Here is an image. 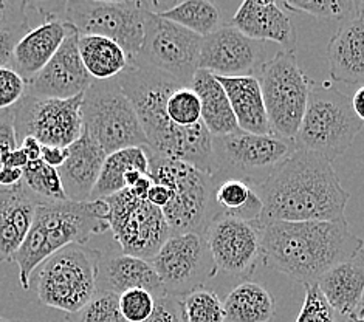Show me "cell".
I'll return each mask as SVG.
<instances>
[{"label":"cell","mask_w":364,"mask_h":322,"mask_svg":"<svg viewBox=\"0 0 364 322\" xmlns=\"http://www.w3.org/2000/svg\"><path fill=\"white\" fill-rule=\"evenodd\" d=\"M44 19H59L73 25L81 36H104L119 43L129 64L140 55L144 41L143 2H106V0H72V2H31Z\"/></svg>","instance_id":"6"},{"label":"cell","mask_w":364,"mask_h":322,"mask_svg":"<svg viewBox=\"0 0 364 322\" xmlns=\"http://www.w3.org/2000/svg\"><path fill=\"white\" fill-rule=\"evenodd\" d=\"M215 267L237 279H247L255 273L261 260L259 225L232 217H218L205 232Z\"/></svg>","instance_id":"16"},{"label":"cell","mask_w":364,"mask_h":322,"mask_svg":"<svg viewBox=\"0 0 364 322\" xmlns=\"http://www.w3.org/2000/svg\"><path fill=\"white\" fill-rule=\"evenodd\" d=\"M350 322H364V318H353L350 319Z\"/></svg>","instance_id":"54"},{"label":"cell","mask_w":364,"mask_h":322,"mask_svg":"<svg viewBox=\"0 0 364 322\" xmlns=\"http://www.w3.org/2000/svg\"><path fill=\"white\" fill-rule=\"evenodd\" d=\"M117 81L121 90L131 100L140 118L149 149L166 159L185 161L191 166L213 176L214 136L202 123L178 127L166 115L169 95L181 84L172 77L146 67L129 65ZM185 87V85H183Z\"/></svg>","instance_id":"3"},{"label":"cell","mask_w":364,"mask_h":322,"mask_svg":"<svg viewBox=\"0 0 364 322\" xmlns=\"http://www.w3.org/2000/svg\"><path fill=\"white\" fill-rule=\"evenodd\" d=\"M149 262L164 290L174 298L205 289L219 273L208 242L200 234H171Z\"/></svg>","instance_id":"15"},{"label":"cell","mask_w":364,"mask_h":322,"mask_svg":"<svg viewBox=\"0 0 364 322\" xmlns=\"http://www.w3.org/2000/svg\"><path fill=\"white\" fill-rule=\"evenodd\" d=\"M230 25L253 41H272L279 43L282 50H296V30L279 2L245 0L232 16Z\"/></svg>","instance_id":"19"},{"label":"cell","mask_w":364,"mask_h":322,"mask_svg":"<svg viewBox=\"0 0 364 322\" xmlns=\"http://www.w3.org/2000/svg\"><path fill=\"white\" fill-rule=\"evenodd\" d=\"M70 322H127L119 310V296L109 291H97L92 301L73 315Z\"/></svg>","instance_id":"37"},{"label":"cell","mask_w":364,"mask_h":322,"mask_svg":"<svg viewBox=\"0 0 364 322\" xmlns=\"http://www.w3.org/2000/svg\"><path fill=\"white\" fill-rule=\"evenodd\" d=\"M68 23L59 19H44L28 30L17 42L13 55V68L30 82L50 63L67 38Z\"/></svg>","instance_id":"23"},{"label":"cell","mask_w":364,"mask_h":322,"mask_svg":"<svg viewBox=\"0 0 364 322\" xmlns=\"http://www.w3.org/2000/svg\"><path fill=\"white\" fill-rule=\"evenodd\" d=\"M181 308L185 322H227L223 301L213 290L198 289L183 296Z\"/></svg>","instance_id":"35"},{"label":"cell","mask_w":364,"mask_h":322,"mask_svg":"<svg viewBox=\"0 0 364 322\" xmlns=\"http://www.w3.org/2000/svg\"><path fill=\"white\" fill-rule=\"evenodd\" d=\"M146 200L151 205H154L155 208H160V210H163V208L169 203L171 190L164 185H160V183H154L149 189V193H147Z\"/></svg>","instance_id":"46"},{"label":"cell","mask_w":364,"mask_h":322,"mask_svg":"<svg viewBox=\"0 0 364 322\" xmlns=\"http://www.w3.org/2000/svg\"><path fill=\"white\" fill-rule=\"evenodd\" d=\"M214 202L219 217H232L251 223H259L264 211L262 200L255 186L240 178L215 180Z\"/></svg>","instance_id":"29"},{"label":"cell","mask_w":364,"mask_h":322,"mask_svg":"<svg viewBox=\"0 0 364 322\" xmlns=\"http://www.w3.org/2000/svg\"><path fill=\"white\" fill-rule=\"evenodd\" d=\"M333 313L316 284L304 285V304L296 322H335Z\"/></svg>","instance_id":"39"},{"label":"cell","mask_w":364,"mask_h":322,"mask_svg":"<svg viewBox=\"0 0 364 322\" xmlns=\"http://www.w3.org/2000/svg\"><path fill=\"white\" fill-rule=\"evenodd\" d=\"M268 119L274 135L294 140L304 118L311 89L294 51L281 50L262 65L257 75Z\"/></svg>","instance_id":"11"},{"label":"cell","mask_w":364,"mask_h":322,"mask_svg":"<svg viewBox=\"0 0 364 322\" xmlns=\"http://www.w3.org/2000/svg\"><path fill=\"white\" fill-rule=\"evenodd\" d=\"M259 236L262 262L304 285L316 284L328 269L357 257L364 247L348 220L270 222L259 225Z\"/></svg>","instance_id":"2"},{"label":"cell","mask_w":364,"mask_h":322,"mask_svg":"<svg viewBox=\"0 0 364 322\" xmlns=\"http://www.w3.org/2000/svg\"><path fill=\"white\" fill-rule=\"evenodd\" d=\"M264 53L262 42L250 39L232 25H222L218 31L203 38L198 68L223 77H257L265 64Z\"/></svg>","instance_id":"17"},{"label":"cell","mask_w":364,"mask_h":322,"mask_svg":"<svg viewBox=\"0 0 364 322\" xmlns=\"http://www.w3.org/2000/svg\"><path fill=\"white\" fill-rule=\"evenodd\" d=\"M274 298L264 285L251 281L240 282L223 301L227 322H272Z\"/></svg>","instance_id":"28"},{"label":"cell","mask_w":364,"mask_h":322,"mask_svg":"<svg viewBox=\"0 0 364 322\" xmlns=\"http://www.w3.org/2000/svg\"><path fill=\"white\" fill-rule=\"evenodd\" d=\"M159 14L202 38L210 36L222 27L219 6L210 0H185L169 10L159 11Z\"/></svg>","instance_id":"32"},{"label":"cell","mask_w":364,"mask_h":322,"mask_svg":"<svg viewBox=\"0 0 364 322\" xmlns=\"http://www.w3.org/2000/svg\"><path fill=\"white\" fill-rule=\"evenodd\" d=\"M23 34L25 33H16V31L0 33V68L13 65L14 48Z\"/></svg>","instance_id":"44"},{"label":"cell","mask_w":364,"mask_h":322,"mask_svg":"<svg viewBox=\"0 0 364 322\" xmlns=\"http://www.w3.org/2000/svg\"><path fill=\"white\" fill-rule=\"evenodd\" d=\"M189 87L200 98L202 121L213 136L230 135L239 130L228 95L215 75L198 68Z\"/></svg>","instance_id":"27"},{"label":"cell","mask_w":364,"mask_h":322,"mask_svg":"<svg viewBox=\"0 0 364 322\" xmlns=\"http://www.w3.org/2000/svg\"><path fill=\"white\" fill-rule=\"evenodd\" d=\"M279 4L285 11L306 13L321 21L344 23L357 19L355 2L352 0H287Z\"/></svg>","instance_id":"34"},{"label":"cell","mask_w":364,"mask_h":322,"mask_svg":"<svg viewBox=\"0 0 364 322\" xmlns=\"http://www.w3.org/2000/svg\"><path fill=\"white\" fill-rule=\"evenodd\" d=\"M77 47L85 70L95 81L115 80L129 67V58L123 47L109 38L80 34Z\"/></svg>","instance_id":"30"},{"label":"cell","mask_w":364,"mask_h":322,"mask_svg":"<svg viewBox=\"0 0 364 322\" xmlns=\"http://www.w3.org/2000/svg\"><path fill=\"white\" fill-rule=\"evenodd\" d=\"M30 2L23 0H0V33H27L30 27Z\"/></svg>","instance_id":"41"},{"label":"cell","mask_w":364,"mask_h":322,"mask_svg":"<svg viewBox=\"0 0 364 322\" xmlns=\"http://www.w3.org/2000/svg\"><path fill=\"white\" fill-rule=\"evenodd\" d=\"M67 149V160L58 169L64 193L72 202H89L107 154L84 130L80 140Z\"/></svg>","instance_id":"21"},{"label":"cell","mask_w":364,"mask_h":322,"mask_svg":"<svg viewBox=\"0 0 364 322\" xmlns=\"http://www.w3.org/2000/svg\"><path fill=\"white\" fill-rule=\"evenodd\" d=\"M109 206V228L124 254L151 260L171 236L160 208L131 189L102 198Z\"/></svg>","instance_id":"13"},{"label":"cell","mask_w":364,"mask_h":322,"mask_svg":"<svg viewBox=\"0 0 364 322\" xmlns=\"http://www.w3.org/2000/svg\"><path fill=\"white\" fill-rule=\"evenodd\" d=\"M109 230V206L104 200L41 202L28 236L13 257L22 289L30 290L33 272L51 254L72 243L85 245Z\"/></svg>","instance_id":"4"},{"label":"cell","mask_w":364,"mask_h":322,"mask_svg":"<svg viewBox=\"0 0 364 322\" xmlns=\"http://www.w3.org/2000/svg\"><path fill=\"white\" fill-rule=\"evenodd\" d=\"M144 322H185L181 299L169 294L159 298L152 316Z\"/></svg>","instance_id":"42"},{"label":"cell","mask_w":364,"mask_h":322,"mask_svg":"<svg viewBox=\"0 0 364 322\" xmlns=\"http://www.w3.org/2000/svg\"><path fill=\"white\" fill-rule=\"evenodd\" d=\"M214 172L211 178H240L255 189L298 149L294 140L277 135H256L236 130L214 136Z\"/></svg>","instance_id":"10"},{"label":"cell","mask_w":364,"mask_h":322,"mask_svg":"<svg viewBox=\"0 0 364 322\" xmlns=\"http://www.w3.org/2000/svg\"><path fill=\"white\" fill-rule=\"evenodd\" d=\"M328 72L336 82L364 85V23L352 19L340 25L327 45Z\"/></svg>","instance_id":"24"},{"label":"cell","mask_w":364,"mask_h":322,"mask_svg":"<svg viewBox=\"0 0 364 322\" xmlns=\"http://www.w3.org/2000/svg\"><path fill=\"white\" fill-rule=\"evenodd\" d=\"M143 289L155 299L168 296L149 260L131 254L102 256L98 269V291L123 294L127 290Z\"/></svg>","instance_id":"22"},{"label":"cell","mask_w":364,"mask_h":322,"mask_svg":"<svg viewBox=\"0 0 364 322\" xmlns=\"http://www.w3.org/2000/svg\"><path fill=\"white\" fill-rule=\"evenodd\" d=\"M84 95L70 100L41 98L27 93L13 107L17 143L33 136L42 146L68 147L82 135Z\"/></svg>","instance_id":"14"},{"label":"cell","mask_w":364,"mask_h":322,"mask_svg":"<svg viewBox=\"0 0 364 322\" xmlns=\"http://www.w3.org/2000/svg\"><path fill=\"white\" fill-rule=\"evenodd\" d=\"M28 93V82L13 67L0 68V112L11 110Z\"/></svg>","instance_id":"40"},{"label":"cell","mask_w":364,"mask_h":322,"mask_svg":"<svg viewBox=\"0 0 364 322\" xmlns=\"http://www.w3.org/2000/svg\"><path fill=\"white\" fill-rule=\"evenodd\" d=\"M28 156L25 155V152L17 147L14 151H6L5 154H2L0 156V164L2 166H8V168H16V169H25V166L28 164Z\"/></svg>","instance_id":"47"},{"label":"cell","mask_w":364,"mask_h":322,"mask_svg":"<svg viewBox=\"0 0 364 322\" xmlns=\"http://www.w3.org/2000/svg\"><path fill=\"white\" fill-rule=\"evenodd\" d=\"M68 149L67 147H56V146H42L41 160L48 166L59 169L67 160Z\"/></svg>","instance_id":"45"},{"label":"cell","mask_w":364,"mask_h":322,"mask_svg":"<svg viewBox=\"0 0 364 322\" xmlns=\"http://www.w3.org/2000/svg\"><path fill=\"white\" fill-rule=\"evenodd\" d=\"M358 318H364V298H363V306H361V311H360Z\"/></svg>","instance_id":"53"},{"label":"cell","mask_w":364,"mask_h":322,"mask_svg":"<svg viewBox=\"0 0 364 322\" xmlns=\"http://www.w3.org/2000/svg\"><path fill=\"white\" fill-rule=\"evenodd\" d=\"M157 299L143 289L127 290L119 294V310L127 322H144L152 316Z\"/></svg>","instance_id":"38"},{"label":"cell","mask_w":364,"mask_h":322,"mask_svg":"<svg viewBox=\"0 0 364 322\" xmlns=\"http://www.w3.org/2000/svg\"><path fill=\"white\" fill-rule=\"evenodd\" d=\"M0 322H13V321H10V319H6V318H4V316H0Z\"/></svg>","instance_id":"55"},{"label":"cell","mask_w":364,"mask_h":322,"mask_svg":"<svg viewBox=\"0 0 364 322\" xmlns=\"http://www.w3.org/2000/svg\"><path fill=\"white\" fill-rule=\"evenodd\" d=\"M363 124L350 97L335 87L314 84L294 143L298 149L319 154L332 163L348 152Z\"/></svg>","instance_id":"8"},{"label":"cell","mask_w":364,"mask_h":322,"mask_svg":"<svg viewBox=\"0 0 364 322\" xmlns=\"http://www.w3.org/2000/svg\"><path fill=\"white\" fill-rule=\"evenodd\" d=\"M19 147L14 130V113L11 110L0 112V156L6 151H14ZM2 168V164H0Z\"/></svg>","instance_id":"43"},{"label":"cell","mask_w":364,"mask_h":322,"mask_svg":"<svg viewBox=\"0 0 364 322\" xmlns=\"http://www.w3.org/2000/svg\"><path fill=\"white\" fill-rule=\"evenodd\" d=\"M132 171L149 176V156L146 147H127L107 155L90 200H102L124 190L126 176Z\"/></svg>","instance_id":"31"},{"label":"cell","mask_w":364,"mask_h":322,"mask_svg":"<svg viewBox=\"0 0 364 322\" xmlns=\"http://www.w3.org/2000/svg\"><path fill=\"white\" fill-rule=\"evenodd\" d=\"M228 95L240 130L256 135H274L267 115L261 82L255 76H215Z\"/></svg>","instance_id":"25"},{"label":"cell","mask_w":364,"mask_h":322,"mask_svg":"<svg viewBox=\"0 0 364 322\" xmlns=\"http://www.w3.org/2000/svg\"><path fill=\"white\" fill-rule=\"evenodd\" d=\"M82 124L107 155L127 147H147V138L131 100L115 80L93 81L84 93Z\"/></svg>","instance_id":"9"},{"label":"cell","mask_w":364,"mask_h":322,"mask_svg":"<svg viewBox=\"0 0 364 322\" xmlns=\"http://www.w3.org/2000/svg\"><path fill=\"white\" fill-rule=\"evenodd\" d=\"M149 156V177L171 190L169 203L163 208L171 234H200L218 219L214 202V181L206 172L185 161L166 159L146 147Z\"/></svg>","instance_id":"5"},{"label":"cell","mask_w":364,"mask_h":322,"mask_svg":"<svg viewBox=\"0 0 364 322\" xmlns=\"http://www.w3.org/2000/svg\"><path fill=\"white\" fill-rule=\"evenodd\" d=\"M316 285L333 311L350 319L360 316L364 298V268L357 259L328 269Z\"/></svg>","instance_id":"26"},{"label":"cell","mask_w":364,"mask_h":322,"mask_svg":"<svg viewBox=\"0 0 364 322\" xmlns=\"http://www.w3.org/2000/svg\"><path fill=\"white\" fill-rule=\"evenodd\" d=\"M22 181L42 202H64V200H68L58 169L48 166L42 160L28 161L23 169Z\"/></svg>","instance_id":"33"},{"label":"cell","mask_w":364,"mask_h":322,"mask_svg":"<svg viewBox=\"0 0 364 322\" xmlns=\"http://www.w3.org/2000/svg\"><path fill=\"white\" fill-rule=\"evenodd\" d=\"M41 202L23 181L10 189L0 188V262H13L28 236Z\"/></svg>","instance_id":"20"},{"label":"cell","mask_w":364,"mask_h":322,"mask_svg":"<svg viewBox=\"0 0 364 322\" xmlns=\"http://www.w3.org/2000/svg\"><path fill=\"white\" fill-rule=\"evenodd\" d=\"M23 178V169H16V168H8L2 166L0 168V188L2 189H10L22 183Z\"/></svg>","instance_id":"48"},{"label":"cell","mask_w":364,"mask_h":322,"mask_svg":"<svg viewBox=\"0 0 364 322\" xmlns=\"http://www.w3.org/2000/svg\"><path fill=\"white\" fill-rule=\"evenodd\" d=\"M80 33L68 23L67 38L53 59L28 82V93L41 98L70 100L87 92L93 77L85 70L80 55Z\"/></svg>","instance_id":"18"},{"label":"cell","mask_w":364,"mask_h":322,"mask_svg":"<svg viewBox=\"0 0 364 322\" xmlns=\"http://www.w3.org/2000/svg\"><path fill=\"white\" fill-rule=\"evenodd\" d=\"M270 222H343L350 194L341 186L332 163L319 154L296 149L256 188Z\"/></svg>","instance_id":"1"},{"label":"cell","mask_w":364,"mask_h":322,"mask_svg":"<svg viewBox=\"0 0 364 322\" xmlns=\"http://www.w3.org/2000/svg\"><path fill=\"white\" fill-rule=\"evenodd\" d=\"M352 107L357 117L364 123V85H361L352 97Z\"/></svg>","instance_id":"50"},{"label":"cell","mask_w":364,"mask_h":322,"mask_svg":"<svg viewBox=\"0 0 364 322\" xmlns=\"http://www.w3.org/2000/svg\"><path fill=\"white\" fill-rule=\"evenodd\" d=\"M355 11H357V19L364 23V0L355 2Z\"/></svg>","instance_id":"51"},{"label":"cell","mask_w":364,"mask_h":322,"mask_svg":"<svg viewBox=\"0 0 364 322\" xmlns=\"http://www.w3.org/2000/svg\"><path fill=\"white\" fill-rule=\"evenodd\" d=\"M203 38L147 8L140 55L129 65L146 67L189 87L200 63Z\"/></svg>","instance_id":"12"},{"label":"cell","mask_w":364,"mask_h":322,"mask_svg":"<svg viewBox=\"0 0 364 322\" xmlns=\"http://www.w3.org/2000/svg\"><path fill=\"white\" fill-rule=\"evenodd\" d=\"M102 252L80 243H72L46 259L30 279L44 306L77 313L98 291V269Z\"/></svg>","instance_id":"7"},{"label":"cell","mask_w":364,"mask_h":322,"mask_svg":"<svg viewBox=\"0 0 364 322\" xmlns=\"http://www.w3.org/2000/svg\"><path fill=\"white\" fill-rule=\"evenodd\" d=\"M166 115L172 124L191 127L202 123V104L191 87H178L166 101Z\"/></svg>","instance_id":"36"},{"label":"cell","mask_w":364,"mask_h":322,"mask_svg":"<svg viewBox=\"0 0 364 322\" xmlns=\"http://www.w3.org/2000/svg\"><path fill=\"white\" fill-rule=\"evenodd\" d=\"M21 149L25 152V155L28 156L30 161L34 160H41V155H42V144L36 140V138L33 136H27L23 138L22 143L19 144Z\"/></svg>","instance_id":"49"},{"label":"cell","mask_w":364,"mask_h":322,"mask_svg":"<svg viewBox=\"0 0 364 322\" xmlns=\"http://www.w3.org/2000/svg\"><path fill=\"white\" fill-rule=\"evenodd\" d=\"M355 259H357L358 260V264L364 268V247L361 248V251L358 252V256L357 257H355Z\"/></svg>","instance_id":"52"}]
</instances>
